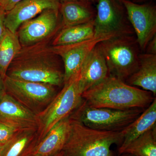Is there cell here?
Segmentation results:
<instances>
[{"instance_id":"6da1fadb","label":"cell","mask_w":156,"mask_h":156,"mask_svg":"<svg viewBox=\"0 0 156 156\" xmlns=\"http://www.w3.org/2000/svg\"><path fill=\"white\" fill-rule=\"evenodd\" d=\"M49 40L22 47L14 57L6 76L20 80L49 84L60 87L64 84V71L56 55L48 44Z\"/></svg>"},{"instance_id":"7a4b0ae2","label":"cell","mask_w":156,"mask_h":156,"mask_svg":"<svg viewBox=\"0 0 156 156\" xmlns=\"http://www.w3.org/2000/svg\"><path fill=\"white\" fill-rule=\"evenodd\" d=\"M82 97L89 106L121 110L147 107L154 99L151 92L110 75L83 92Z\"/></svg>"},{"instance_id":"3957f363","label":"cell","mask_w":156,"mask_h":156,"mask_svg":"<svg viewBox=\"0 0 156 156\" xmlns=\"http://www.w3.org/2000/svg\"><path fill=\"white\" fill-rule=\"evenodd\" d=\"M70 116L69 133L62 150L66 156H114L112 146L121 145L122 131L93 129Z\"/></svg>"},{"instance_id":"277c9868","label":"cell","mask_w":156,"mask_h":156,"mask_svg":"<svg viewBox=\"0 0 156 156\" xmlns=\"http://www.w3.org/2000/svg\"><path fill=\"white\" fill-rule=\"evenodd\" d=\"M98 45L106 62L109 75L124 81L138 68L140 48L133 35L114 37Z\"/></svg>"},{"instance_id":"5b68a950","label":"cell","mask_w":156,"mask_h":156,"mask_svg":"<svg viewBox=\"0 0 156 156\" xmlns=\"http://www.w3.org/2000/svg\"><path fill=\"white\" fill-rule=\"evenodd\" d=\"M141 108L126 110L105 108H95L82 103L70 115L89 128L108 131H122L142 113Z\"/></svg>"},{"instance_id":"8992f818","label":"cell","mask_w":156,"mask_h":156,"mask_svg":"<svg viewBox=\"0 0 156 156\" xmlns=\"http://www.w3.org/2000/svg\"><path fill=\"white\" fill-rule=\"evenodd\" d=\"M83 101L78 75L64 84L47 108L37 115L38 131L41 141L57 123L70 115Z\"/></svg>"},{"instance_id":"52a82bcc","label":"cell","mask_w":156,"mask_h":156,"mask_svg":"<svg viewBox=\"0 0 156 156\" xmlns=\"http://www.w3.org/2000/svg\"><path fill=\"white\" fill-rule=\"evenodd\" d=\"M4 83L6 93L37 115L47 108L58 92L56 87L50 84L20 80L7 76Z\"/></svg>"},{"instance_id":"ba28073f","label":"cell","mask_w":156,"mask_h":156,"mask_svg":"<svg viewBox=\"0 0 156 156\" xmlns=\"http://www.w3.org/2000/svg\"><path fill=\"white\" fill-rule=\"evenodd\" d=\"M95 37L111 38L133 35L126 9L120 0H96Z\"/></svg>"},{"instance_id":"9c48e42d","label":"cell","mask_w":156,"mask_h":156,"mask_svg":"<svg viewBox=\"0 0 156 156\" xmlns=\"http://www.w3.org/2000/svg\"><path fill=\"white\" fill-rule=\"evenodd\" d=\"M62 25L59 10H45L33 19L23 23L17 32L22 47L50 40Z\"/></svg>"},{"instance_id":"30bf717a","label":"cell","mask_w":156,"mask_h":156,"mask_svg":"<svg viewBox=\"0 0 156 156\" xmlns=\"http://www.w3.org/2000/svg\"><path fill=\"white\" fill-rule=\"evenodd\" d=\"M120 1L136 34L140 49L145 50L148 43L156 35V6L151 4H137L130 0Z\"/></svg>"},{"instance_id":"8fae6325","label":"cell","mask_w":156,"mask_h":156,"mask_svg":"<svg viewBox=\"0 0 156 156\" xmlns=\"http://www.w3.org/2000/svg\"><path fill=\"white\" fill-rule=\"evenodd\" d=\"M110 39L95 37L84 41L62 46H51L53 52L60 57L64 63V84L79 75L85 59L98 43Z\"/></svg>"},{"instance_id":"7c38bea8","label":"cell","mask_w":156,"mask_h":156,"mask_svg":"<svg viewBox=\"0 0 156 156\" xmlns=\"http://www.w3.org/2000/svg\"><path fill=\"white\" fill-rule=\"evenodd\" d=\"M59 0H23L6 13V28L16 33L23 23L34 18L45 10H59Z\"/></svg>"},{"instance_id":"4fadbf2b","label":"cell","mask_w":156,"mask_h":156,"mask_svg":"<svg viewBox=\"0 0 156 156\" xmlns=\"http://www.w3.org/2000/svg\"><path fill=\"white\" fill-rule=\"evenodd\" d=\"M0 122L19 129L38 128L37 116L5 92L0 96Z\"/></svg>"},{"instance_id":"5bb4252c","label":"cell","mask_w":156,"mask_h":156,"mask_svg":"<svg viewBox=\"0 0 156 156\" xmlns=\"http://www.w3.org/2000/svg\"><path fill=\"white\" fill-rule=\"evenodd\" d=\"M109 76L106 62L97 44L85 59L79 73L81 93L100 83Z\"/></svg>"},{"instance_id":"9a60e30c","label":"cell","mask_w":156,"mask_h":156,"mask_svg":"<svg viewBox=\"0 0 156 156\" xmlns=\"http://www.w3.org/2000/svg\"><path fill=\"white\" fill-rule=\"evenodd\" d=\"M41 141L37 128L20 129L2 146L0 156H33Z\"/></svg>"},{"instance_id":"2e32d148","label":"cell","mask_w":156,"mask_h":156,"mask_svg":"<svg viewBox=\"0 0 156 156\" xmlns=\"http://www.w3.org/2000/svg\"><path fill=\"white\" fill-rule=\"evenodd\" d=\"M70 116L52 128L40 143L33 156H50L62 151L69 133Z\"/></svg>"},{"instance_id":"e0dca14e","label":"cell","mask_w":156,"mask_h":156,"mask_svg":"<svg viewBox=\"0 0 156 156\" xmlns=\"http://www.w3.org/2000/svg\"><path fill=\"white\" fill-rule=\"evenodd\" d=\"M139 66L128 80V84L156 94V55L140 54Z\"/></svg>"},{"instance_id":"ac0fdd59","label":"cell","mask_w":156,"mask_h":156,"mask_svg":"<svg viewBox=\"0 0 156 156\" xmlns=\"http://www.w3.org/2000/svg\"><path fill=\"white\" fill-rule=\"evenodd\" d=\"M90 2L73 0L61 3L59 11L62 27L87 23L94 20L95 12Z\"/></svg>"},{"instance_id":"d6986e66","label":"cell","mask_w":156,"mask_h":156,"mask_svg":"<svg viewBox=\"0 0 156 156\" xmlns=\"http://www.w3.org/2000/svg\"><path fill=\"white\" fill-rule=\"evenodd\" d=\"M156 99L143 112L138 118L122 130L123 139L119 149V153L122 154L127 146L141 134L156 126Z\"/></svg>"},{"instance_id":"ffe728a7","label":"cell","mask_w":156,"mask_h":156,"mask_svg":"<svg viewBox=\"0 0 156 156\" xmlns=\"http://www.w3.org/2000/svg\"><path fill=\"white\" fill-rule=\"evenodd\" d=\"M95 37L94 20L69 27H62L53 39L52 46H62L76 44Z\"/></svg>"},{"instance_id":"44dd1931","label":"cell","mask_w":156,"mask_h":156,"mask_svg":"<svg viewBox=\"0 0 156 156\" xmlns=\"http://www.w3.org/2000/svg\"><path fill=\"white\" fill-rule=\"evenodd\" d=\"M22 48L17 33L6 29L0 40V76L5 79L7 71L15 56Z\"/></svg>"},{"instance_id":"7402d4cb","label":"cell","mask_w":156,"mask_h":156,"mask_svg":"<svg viewBox=\"0 0 156 156\" xmlns=\"http://www.w3.org/2000/svg\"><path fill=\"white\" fill-rule=\"evenodd\" d=\"M124 153L134 156H156V126L132 141Z\"/></svg>"},{"instance_id":"603a6c76","label":"cell","mask_w":156,"mask_h":156,"mask_svg":"<svg viewBox=\"0 0 156 156\" xmlns=\"http://www.w3.org/2000/svg\"><path fill=\"white\" fill-rule=\"evenodd\" d=\"M20 129L0 122V144L2 146Z\"/></svg>"},{"instance_id":"cb8c5ba5","label":"cell","mask_w":156,"mask_h":156,"mask_svg":"<svg viewBox=\"0 0 156 156\" xmlns=\"http://www.w3.org/2000/svg\"><path fill=\"white\" fill-rule=\"evenodd\" d=\"M22 1L23 0H0V6L7 12Z\"/></svg>"},{"instance_id":"d4e9b609","label":"cell","mask_w":156,"mask_h":156,"mask_svg":"<svg viewBox=\"0 0 156 156\" xmlns=\"http://www.w3.org/2000/svg\"><path fill=\"white\" fill-rule=\"evenodd\" d=\"M6 13L5 11L0 6V40L2 37L7 29L5 25Z\"/></svg>"},{"instance_id":"484cf974","label":"cell","mask_w":156,"mask_h":156,"mask_svg":"<svg viewBox=\"0 0 156 156\" xmlns=\"http://www.w3.org/2000/svg\"><path fill=\"white\" fill-rule=\"evenodd\" d=\"M145 50L148 54L156 55V35L148 43Z\"/></svg>"},{"instance_id":"4316f807","label":"cell","mask_w":156,"mask_h":156,"mask_svg":"<svg viewBox=\"0 0 156 156\" xmlns=\"http://www.w3.org/2000/svg\"><path fill=\"white\" fill-rule=\"evenodd\" d=\"M5 92L4 79L0 76V96Z\"/></svg>"},{"instance_id":"83f0119b","label":"cell","mask_w":156,"mask_h":156,"mask_svg":"<svg viewBox=\"0 0 156 156\" xmlns=\"http://www.w3.org/2000/svg\"><path fill=\"white\" fill-rule=\"evenodd\" d=\"M50 156H66L65 153L63 151H61L59 152L58 153L55 154L53 155Z\"/></svg>"},{"instance_id":"f1b7e54d","label":"cell","mask_w":156,"mask_h":156,"mask_svg":"<svg viewBox=\"0 0 156 156\" xmlns=\"http://www.w3.org/2000/svg\"><path fill=\"white\" fill-rule=\"evenodd\" d=\"M150 1V0H131V2L139 4L140 3L143 2H147V1Z\"/></svg>"},{"instance_id":"f546056e","label":"cell","mask_w":156,"mask_h":156,"mask_svg":"<svg viewBox=\"0 0 156 156\" xmlns=\"http://www.w3.org/2000/svg\"><path fill=\"white\" fill-rule=\"evenodd\" d=\"M119 156H134L132 155H131V154H130L124 153V154H120Z\"/></svg>"},{"instance_id":"4dcf8cb0","label":"cell","mask_w":156,"mask_h":156,"mask_svg":"<svg viewBox=\"0 0 156 156\" xmlns=\"http://www.w3.org/2000/svg\"><path fill=\"white\" fill-rule=\"evenodd\" d=\"M61 3L64 2H67V1H73V0H59Z\"/></svg>"},{"instance_id":"1f68e13d","label":"cell","mask_w":156,"mask_h":156,"mask_svg":"<svg viewBox=\"0 0 156 156\" xmlns=\"http://www.w3.org/2000/svg\"><path fill=\"white\" fill-rule=\"evenodd\" d=\"M85 1H87V2H95V1H96V0H85Z\"/></svg>"},{"instance_id":"d6a6232c","label":"cell","mask_w":156,"mask_h":156,"mask_svg":"<svg viewBox=\"0 0 156 156\" xmlns=\"http://www.w3.org/2000/svg\"><path fill=\"white\" fill-rule=\"evenodd\" d=\"M2 146L0 144V155H1V151H2Z\"/></svg>"}]
</instances>
